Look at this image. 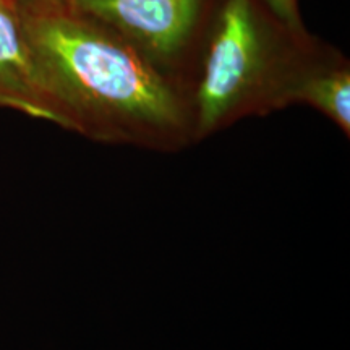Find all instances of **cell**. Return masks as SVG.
<instances>
[{
    "label": "cell",
    "instance_id": "obj_2",
    "mask_svg": "<svg viewBox=\"0 0 350 350\" xmlns=\"http://www.w3.org/2000/svg\"><path fill=\"white\" fill-rule=\"evenodd\" d=\"M327 44L268 0H221L191 86L193 143L294 106L297 85Z\"/></svg>",
    "mask_w": 350,
    "mask_h": 350
},
{
    "label": "cell",
    "instance_id": "obj_7",
    "mask_svg": "<svg viewBox=\"0 0 350 350\" xmlns=\"http://www.w3.org/2000/svg\"><path fill=\"white\" fill-rule=\"evenodd\" d=\"M8 2L13 3L21 13H36L65 7L68 0H8Z\"/></svg>",
    "mask_w": 350,
    "mask_h": 350
},
{
    "label": "cell",
    "instance_id": "obj_4",
    "mask_svg": "<svg viewBox=\"0 0 350 350\" xmlns=\"http://www.w3.org/2000/svg\"><path fill=\"white\" fill-rule=\"evenodd\" d=\"M0 107L55 124L67 122L41 75L26 36L23 13L0 0Z\"/></svg>",
    "mask_w": 350,
    "mask_h": 350
},
{
    "label": "cell",
    "instance_id": "obj_3",
    "mask_svg": "<svg viewBox=\"0 0 350 350\" xmlns=\"http://www.w3.org/2000/svg\"><path fill=\"white\" fill-rule=\"evenodd\" d=\"M67 5L119 34L191 93L221 0H68Z\"/></svg>",
    "mask_w": 350,
    "mask_h": 350
},
{
    "label": "cell",
    "instance_id": "obj_5",
    "mask_svg": "<svg viewBox=\"0 0 350 350\" xmlns=\"http://www.w3.org/2000/svg\"><path fill=\"white\" fill-rule=\"evenodd\" d=\"M294 104L321 112L345 137L350 135V62L342 51L327 44L321 55L301 77Z\"/></svg>",
    "mask_w": 350,
    "mask_h": 350
},
{
    "label": "cell",
    "instance_id": "obj_6",
    "mask_svg": "<svg viewBox=\"0 0 350 350\" xmlns=\"http://www.w3.org/2000/svg\"><path fill=\"white\" fill-rule=\"evenodd\" d=\"M268 2L278 12V15H281L288 23L294 26H305V21L301 18L299 0H268Z\"/></svg>",
    "mask_w": 350,
    "mask_h": 350
},
{
    "label": "cell",
    "instance_id": "obj_1",
    "mask_svg": "<svg viewBox=\"0 0 350 350\" xmlns=\"http://www.w3.org/2000/svg\"><path fill=\"white\" fill-rule=\"evenodd\" d=\"M26 36L67 130L174 152L193 144L191 93L119 34L68 5L23 13Z\"/></svg>",
    "mask_w": 350,
    "mask_h": 350
}]
</instances>
